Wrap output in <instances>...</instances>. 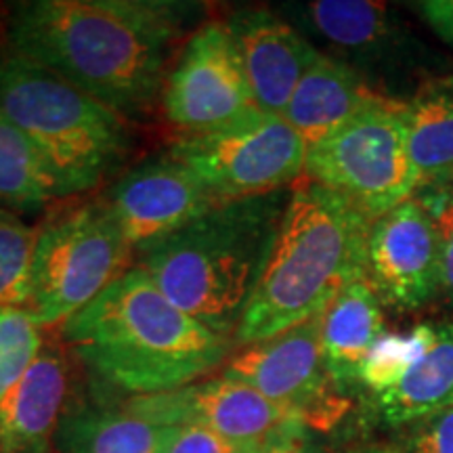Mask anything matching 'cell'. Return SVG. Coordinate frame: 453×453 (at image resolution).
Instances as JSON below:
<instances>
[{
    "mask_svg": "<svg viewBox=\"0 0 453 453\" xmlns=\"http://www.w3.org/2000/svg\"><path fill=\"white\" fill-rule=\"evenodd\" d=\"M183 15L160 0H34L17 4L9 38L13 55L128 116L164 90Z\"/></svg>",
    "mask_w": 453,
    "mask_h": 453,
    "instance_id": "6da1fadb",
    "label": "cell"
},
{
    "mask_svg": "<svg viewBox=\"0 0 453 453\" xmlns=\"http://www.w3.org/2000/svg\"><path fill=\"white\" fill-rule=\"evenodd\" d=\"M64 338L88 370L134 396L194 384L223 364L234 342L180 311L141 267L72 315Z\"/></svg>",
    "mask_w": 453,
    "mask_h": 453,
    "instance_id": "7a4b0ae2",
    "label": "cell"
},
{
    "mask_svg": "<svg viewBox=\"0 0 453 453\" xmlns=\"http://www.w3.org/2000/svg\"><path fill=\"white\" fill-rule=\"evenodd\" d=\"M370 226L326 187L311 180L296 187L234 342H263L324 313L349 283L365 277Z\"/></svg>",
    "mask_w": 453,
    "mask_h": 453,
    "instance_id": "3957f363",
    "label": "cell"
},
{
    "mask_svg": "<svg viewBox=\"0 0 453 453\" xmlns=\"http://www.w3.org/2000/svg\"><path fill=\"white\" fill-rule=\"evenodd\" d=\"M277 194L217 203L141 254L139 267L180 311L234 340L286 211Z\"/></svg>",
    "mask_w": 453,
    "mask_h": 453,
    "instance_id": "277c9868",
    "label": "cell"
},
{
    "mask_svg": "<svg viewBox=\"0 0 453 453\" xmlns=\"http://www.w3.org/2000/svg\"><path fill=\"white\" fill-rule=\"evenodd\" d=\"M0 111L41 156L61 197L97 187L128 147L127 120L24 57H0Z\"/></svg>",
    "mask_w": 453,
    "mask_h": 453,
    "instance_id": "5b68a950",
    "label": "cell"
},
{
    "mask_svg": "<svg viewBox=\"0 0 453 453\" xmlns=\"http://www.w3.org/2000/svg\"><path fill=\"white\" fill-rule=\"evenodd\" d=\"M403 105L405 101L382 95L311 145L307 180L344 197L372 223L416 196Z\"/></svg>",
    "mask_w": 453,
    "mask_h": 453,
    "instance_id": "8992f818",
    "label": "cell"
},
{
    "mask_svg": "<svg viewBox=\"0 0 453 453\" xmlns=\"http://www.w3.org/2000/svg\"><path fill=\"white\" fill-rule=\"evenodd\" d=\"M128 252L104 200L59 214L38 229L26 311L41 327L65 324L127 271Z\"/></svg>",
    "mask_w": 453,
    "mask_h": 453,
    "instance_id": "52a82bcc",
    "label": "cell"
},
{
    "mask_svg": "<svg viewBox=\"0 0 453 453\" xmlns=\"http://www.w3.org/2000/svg\"><path fill=\"white\" fill-rule=\"evenodd\" d=\"M307 151L304 139L281 116L258 110L212 133L185 134L170 156L194 170L219 202H237L296 183Z\"/></svg>",
    "mask_w": 453,
    "mask_h": 453,
    "instance_id": "ba28073f",
    "label": "cell"
},
{
    "mask_svg": "<svg viewBox=\"0 0 453 453\" xmlns=\"http://www.w3.org/2000/svg\"><path fill=\"white\" fill-rule=\"evenodd\" d=\"M168 120L187 134H203L258 111L229 26H202L180 50L164 84Z\"/></svg>",
    "mask_w": 453,
    "mask_h": 453,
    "instance_id": "9c48e42d",
    "label": "cell"
},
{
    "mask_svg": "<svg viewBox=\"0 0 453 453\" xmlns=\"http://www.w3.org/2000/svg\"><path fill=\"white\" fill-rule=\"evenodd\" d=\"M365 280L382 304L401 313L426 307L443 292L437 226L416 196L370 226Z\"/></svg>",
    "mask_w": 453,
    "mask_h": 453,
    "instance_id": "30bf717a",
    "label": "cell"
},
{
    "mask_svg": "<svg viewBox=\"0 0 453 453\" xmlns=\"http://www.w3.org/2000/svg\"><path fill=\"white\" fill-rule=\"evenodd\" d=\"M104 202L130 250L139 254L220 203L194 170L170 154L124 174Z\"/></svg>",
    "mask_w": 453,
    "mask_h": 453,
    "instance_id": "8fae6325",
    "label": "cell"
},
{
    "mask_svg": "<svg viewBox=\"0 0 453 453\" xmlns=\"http://www.w3.org/2000/svg\"><path fill=\"white\" fill-rule=\"evenodd\" d=\"M235 378L275 403L290 407L307 426L330 422L336 411L326 399L330 380L321 355V315L263 342L248 344L225 367Z\"/></svg>",
    "mask_w": 453,
    "mask_h": 453,
    "instance_id": "7c38bea8",
    "label": "cell"
},
{
    "mask_svg": "<svg viewBox=\"0 0 453 453\" xmlns=\"http://www.w3.org/2000/svg\"><path fill=\"white\" fill-rule=\"evenodd\" d=\"M127 407L160 426L197 424L243 445L267 443L288 422L300 420L290 407L275 403L225 373L170 393L133 396Z\"/></svg>",
    "mask_w": 453,
    "mask_h": 453,
    "instance_id": "4fadbf2b",
    "label": "cell"
},
{
    "mask_svg": "<svg viewBox=\"0 0 453 453\" xmlns=\"http://www.w3.org/2000/svg\"><path fill=\"white\" fill-rule=\"evenodd\" d=\"M243 72L258 110L281 116L321 53L269 9H243L229 19Z\"/></svg>",
    "mask_w": 453,
    "mask_h": 453,
    "instance_id": "5bb4252c",
    "label": "cell"
},
{
    "mask_svg": "<svg viewBox=\"0 0 453 453\" xmlns=\"http://www.w3.org/2000/svg\"><path fill=\"white\" fill-rule=\"evenodd\" d=\"M67 367L44 347L17 387L0 401V453H49L61 426Z\"/></svg>",
    "mask_w": 453,
    "mask_h": 453,
    "instance_id": "9a60e30c",
    "label": "cell"
},
{
    "mask_svg": "<svg viewBox=\"0 0 453 453\" xmlns=\"http://www.w3.org/2000/svg\"><path fill=\"white\" fill-rule=\"evenodd\" d=\"M380 97L353 65L321 53L298 82L281 118L311 147Z\"/></svg>",
    "mask_w": 453,
    "mask_h": 453,
    "instance_id": "2e32d148",
    "label": "cell"
},
{
    "mask_svg": "<svg viewBox=\"0 0 453 453\" xmlns=\"http://www.w3.org/2000/svg\"><path fill=\"white\" fill-rule=\"evenodd\" d=\"M384 330L382 300L365 277L349 283L321 313V355L332 382H359L361 367Z\"/></svg>",
    "mask_w": 453,
    "mask_h": 453,
    "instance_id": "e0dca14e",
    "label": "cell"
},
{
    "mask_svg": "<svg viewBox=\"0 0 453 453\" xmlns=\"http://www.w3.org/2000/svg\"><path fill=\"white\" fill-rule=\"evenodd\" d=\"M403 113L418 191L453 180V78L426 84Z\"/></svg>",
    "mask_w": 453,
    "mask_h": 453,
    "instance_id": "ac0fdd59",
    "label": "cell"
},
{
    "mask_svg": "<svg viewBox=\"0 0 453 453\" xmlns=\"http://www.w3.org/2000/svg\"><path fill=\"white\" fill-rule=\"evenodd\" d=\"M303 15L324 41L361 59H380L401 42V27L384 3L315 0Z\"/></svg>",
    "mask_w": 453,
    "mask_h": 453,
    "instance_id": "d6986e66",
    "label": "cell"
},
{
    "mask_svg": "<svg viewBox=\"0 0 453 453\" xmlns=\"http://www.w3.org/2000/svg\"><path fill=\"white\" fill-rule=\"evenodd\" d=\"M378 416L401 428L453 405V321L439 324L437 342L387 393L373 396Z\"/></svg>",
    "mask_w": 453,
    "mask_h": 453,
    "instance_id": "ffe728a7",
    "label": "cell"
},
{
    "mask_svg": "<svg viewBox=\"0 0 453 453\" xmlns=\"http://www.w3.org/2000/svg\"><path fill=\"white\" fill-rule=\"evenodd\" d=\"M166 426L130 407L84 410L67 416L57 430L59 453H157Z\"/></svg>",
    "mask_w": 453,
    "mask_h": 453,
    "instance_id": "44dd1931",
    "label": "cell"
},
{
    "mask_svg": "<svg viewBox=\"0 0 453 453\" xmlns=\"http://www.w3.org/2000/svg\"><path fill=\"white\" fill-rule=\"evenodd\" d=\"M61 197L41 156L0 111V211H30Z\"/></svg>",
    "mask_w": 453,
    "mask_h": 453,
    "instance_id": "7402d4cb",
    "label": "cell"
},
{
    "mask_svg": "<svg viewBox=\"0 0 453 453\" xmlns=\"http://www.w3.org/2000/svg\"><path fill=\"white\" fill-rule=\"evenodd\" d=\"M437 336L439 324H418L405 334L384 332L365 357L359 384L373 396L395 388L437 342Z\"/></svg>",
    "mask_w": 453,
    "mask_h": 453,
    "instance_id": "603a6c76",
    "label": "cell"
},
{
    "mask_svg": "<svg viewBox=\"0 0 453 453\" xmlns=\"http://www.w3.org/2000/svg\"><path fill=\"white\" fill-rule=\"evenodd\" d=\"M38 231L15 212L0 211V307L27 309Z\"/></svg>",
    "mask_w": 453,
    "mask_h": 453,
    "instance_id": "cb8c5ba5",
    "label": "cell"
},
{
    "mask_svg": "<svg viewBox=\"0 0 453 453\" xmlns=\"http://www.w3.org/2000/svg\"><path fill=\"white\" fill-rule=\"evenodd\" d=\"M42 349L41 326L30 311L0 307V401L17 387Z\"/></svg>",
    "mask_w": 453,
    "mask_h": 453,
    "instance_id": "d4e9b609",
    "label": "cell"
},
{
    "mask_svg": "<svg viewBox=\"0 0 453 453\" xmlns=\"http://www.w3.org/2000/svg\"><path fill=\"white\" fill-rule=\"evenodd\" d=\"M390 453H453V405L399 428Z\"/></svg>",
    "mask_w": 453,
    "mask_h": 453,
    "instance_id": "484cf974",
    "label": "cell"
},
{
    "mask_svg": "<svg viewBox=\"0 0 453 453\" xmlns=\"http://www.w3.org/2000/svg\"><path fill=\"white\" fill-rule=\"evenodd\" d=\"M416 197L437 226L443 257V296L453 304V180L416 191Z\"/></svg>",
    "mask_w": 453,
    "mask_h": 453,
    "instance_id": "4316f807",
    "label": "cell"
},
{
    "mask_svg": "<svg viewBox=\"0 0 453 453\" xmlns=\"http://www.w3.org/2000/svg\"><path fill=\"white\" fill-rule=\"evenodd\" d=\"M263 445H243L197 424L166 426L157 453H263Z\"/></svg>",
    "mask_w": 453,
    "mask_h": 453,
    "instance_id": "83f0119b",
    "label": "cell"
},
{
    "mask_svg": "<svg viewBox=\"0 0 453 453\" xmlns=\"http://www.w3.org/2000/svg\"><path fill=\"white\" fill-rule=\"evenodd\" d=\"M263 453H326L309 433V426L303 420H292L277 430L267 443Z\"/></svg>",
    "mask_w": 453,
    "mask_h": 453,
    "instance_id": "f1b7e54d",
    "label": "cell"
},
{
    "mask_svg": "<svg viewBox=\"0 0 453 453\" xmlns=\"http://www.w3.org/2000/svg\"><path fill=\"white\" fill-rule=\"evenodd\" d=\"M411 7L441 41L453 47V0H422Z\"/></svg>",
    "mask_w": 453,
    "mask_h": 453,
    "instance_id": "f546056e",
    "label": "cell"
},
{
    "mask_svg": "<svg viewBox=\"0 0 453 453\" xmlns=\"http://www.w3.org/2000/svg\"><path fill=\"white\" fill-rule=\"evenodd\" d=\"M350 453H390V449H382V447H365V449H355Z\"/></svg>",
    "mask_w": 453,
    "mask_h": 453,
    "instance_id": "4dcf8cb0",
    "label": "cell"
}]
</instances>
